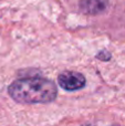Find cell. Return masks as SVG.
Listing matches in <instances>:
<instances>
[{
	"mask_svg": "<svg viewBox=\"0 0 125 126\" xmlns=\"http://www.w3.org/2000/svg\"><path fill=\"white\" fill-rule=\"evenodd\" d=\"M113 126H120V125H113Z\"/></svg>",
	"mask_w": 125,
	"mask_h": 126,
	"instance_id": "277c9868",
	"label": "cell"
},
{
	"mask_svg": "<svg viewBox=\"0 0 125 126\" xmlns=\"http://www.w3.org/2000/svg\"><path fill=\"white\" fill-rule=\"evenodd\" d=\"M9 95L19 103H51L57 98L58 90L51 80L29 76L16 80L8 89Z\"/></svg>",
	"mask_w": 125,
	"mask_h": 126,
	"instance_id": "6da1fadb",
	"label": "cell"
},
{
	"mask_svg": "<svg viewBox=\"0 0 125 126\" xmlns=\"http://www.w3.org/2000/svg\"><path fill=\"white\" fill-rule=\"evenodd\" d=\"M108 0H81L80 8L86 15H99L108 7Z\"/></svg>",
	"mask_w": 125,
	"mask_h": 126,
	"instance_id": "3957f363",
	"label": "cell"
},
{
	"mask_svg": "<svg viewBox=\"0 0 125 126\" xmlns=\"http://www.w3.org/2000/svg\"><path fill=\"white\" fill-rule=\"evenodd\" d=\"M60 86L65 91H78L85 86V78L83 74L74 71H65L58 78Z\"/></svg>",
	"mask_w": 125,
	"mask_h": 126,
	"instance_id": "7a4b0ae2",
	"label": "cell"
}]
</instances>
